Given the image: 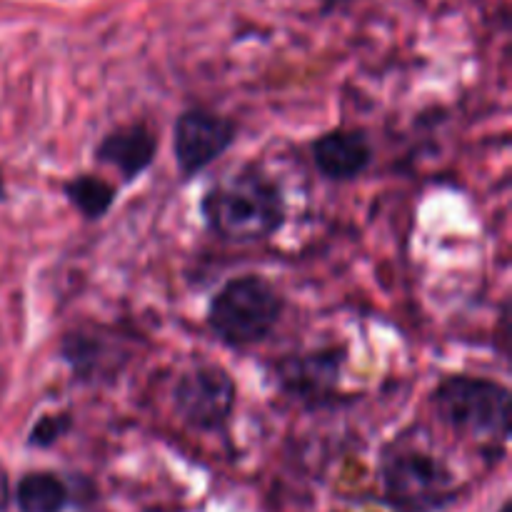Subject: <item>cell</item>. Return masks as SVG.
<instances>
[{
	"label": "cell",
	"mask_w": 512,
	"mask_h": 512,
	"mask_svg": "<svg viewBox=\"0 0 512 512\" xmlns=\"http://www.w3.org/2000/svg\"><path fill=\"white\" fill-rule=\"evenodd\" d=\"M200 218L215 238L253 245L275 238L288 220L285 193L258 163L238 165L208 185L200 198Z\"/></svg>",
	"instance_id": "1"
},
{
	"label": "cell",
	"mask_w": 512,
	"mask_h": 512,
	"mask_svg": "<svg viewBox=\"0 0 512 512\" xmlns=\"http://www.w3.org/2000/svg\"><path fill=\"white\" fill-rule=\"evenodd\" d=\"M285 313V298L268 278L245 273L230 278L210 298L205 325L225 348H253L275 333Z\"/></svg>",
	"instance_id": "2"
},
{
	"label": "cell",
	"mask_w": 512,
	"mask_h": 512,
	"mask_svg": "<svg viewBox=\"0 0 512 512\" xmlns=\"http://www.w3.org/2000/svg\"><path fill=\"white\" fill-rule=\"evenodd\" d=\"M510 400L508 385L493 378L458 373L435 385L430 408L453 433L505 443L510 438Z\"/></svg>",
	"instance_id": "3"
},
{
	"label": "cell",
	"mask_w": 512,
	"mask_h": 512,
	"mask_svg": "<svg viewBox=\"0 0 512 512\" xmlns=\"http://www.w3.org/2000/svg\"><path fill=\"white\" fill-rule=\"evenodd\" d=\"M385 498L400 512H438L455 503L458 480L445 460L398 440L380 460Z\"/></svg>",
	"instance_id": "4"
},
{
	"label": "cell",
	"mask_w": 512,
	"mask_h": 512,
	"mask_svg": "<svg viewBox=\"0 0 512 512\" xmlns=\"http://www.w3.org/2000/svg\"><path fill=\"white\" fill-rule=\"evenodd\" d=\"M345 348H320L313 353L288 355L273 365L275 385L300 408L318 413L348 405L350 395L340 393Z\"/></svg>",
	"instance_id": "5"
},
{
	"label": "cell",
	"mask_w": 512,
	"mask_h": 512,
	"mask_svg": "<svg viewBox=\"0 0 512 512\" xmlns=\"http://www.w3.org/2000/svg\"><path fill=\"white\" fill-rule=\"evenodd\" d=\"M238 403L235 378L218 363L185 370L173 385V408L195 433H223Z\"/></svg>",
	"instance_id": "6"
},
{
	"label": "cell",
	"mask_w": 512,
	"mask_h": 512,
	"mask_svg": "<svg viewBox=\"0 0 512 512\" xmlns=\"http://www.w3.org/2000/svg\"><path fill=\"white\" fill-rule=\"evenodd\" d=\"M238 140V125L208 108H188L173 123V155L183 180L198 178Z\"/></svg>",
	"instance_id": "7"
},
{
	"label": "cell",
	"mask_w": 512,
	"mask_h": 512,
	"mask_svg": "<svg viewBox=\"0 0 512 512\" xmlns=\"http://www.w3.org/2000/svg\"><path fill=\"white\" fill-rule=\"evenodd\" d=\"M58 355L68 365L75 383L88 388L113 385L130 363V350L125 348L123 340L98 325L70 330L60 340Z\"/></svg>",
	"instance_id": "8"
},
{
	"label": "cell",
	"mask_w": 512,
	"mask_h": 512,
	"mask_svg": "<svg viewBox=\"0 0 512 512\" xmlns=\"http://www.w3.org/2000/svg\"><path fill=\"white\" fill-rule=\"evenodd\" d=\"M310 158L325 180L350 183L373 165L375 150L363 128H333L310 143Z\"/></svg>",
	"instance_id": "9"
},
{
	"label": "cell",
	"mask_w": 512,
	"mask_h": 512,
	"mask_svg": "<svg viewBox=\"0 0 512 512\" xmlns=\"http://www.w3.org/2000/svg\"><path fill=\"white\" fill-rule=\"evenodd\" d=\"M158 148V133L143 120H135V123H125L108 130L103 140L95 145L93 158L100 165L113 168L120 175V180L130 185L153 168Z\"/></svg>",
	"instance_id": "10"
},
{
	"label": "cell",
	"mask_w": 512,
	"mask_h": 512,
	"mask_svg": "<svg viewBox=\"0 0 512 512\" xmlns=\"http://www.w3.org/2000/svg\"><path fill=\"white\" fill-rule=\"evenodd\" d=\"M63 195L88 223H98L113 210L118 188L108 178L95 173H78L63 183Z\"/></svg>",
	"instance_id": "11"
},
{
	"label": "cell",
	"mask_w": 512,
	"mask_h": 512,
	"mask_svg": "<svg viewBox=\"0 0 512 512\" xmlns=\"http://www.w3.org/2000/svg\"><path fill=\"white\" fill-rule=\"evenodd\" d=\"M20 512H63L70 505V490L55 473H28L15 485Z\"/></svg>",
	"instance_id": "12"
},
{
	"label": "cell",
	"mask_w": 512,
	"mask_h": 512,
	"mask_svg": "<svg viewBox=\"0 0 512 512\" xmlns=\"http://www.w3.org/2000/svg\"><path fill=\"white\" fill-rule=\"evenodd\" d=\"M73 430V415L70 413H48L40 415L28 433V445L38 450H48L58 445L65 435Z\"/></svg>",
	"instance_id": "13"
},
{
	"label": "cell",
	"mask_w": 512,
	"mask_h": 512,
	"mask_svg": "<svg viewBox=\"0 0 512 512\" xmlns=\"http://www.w3.org/2000/svg\"><path fill=\"white\" fill-rule=\"evenodd\" d=\"M10 503H13V490H10L8 470L0 468V512H8Z\"/></svg>",
	"instance_id": "14"
},
{
	"label": "cell",
	"mask_w": 512,
	"mask_h": 512,
	"mask_svg": "<svg viewBox=\"0 0 512 512\" xmlns=\"http://www.w3.org/2000/svg\"><path fill=\"white\" fill-rule=\"evenodd\" d=\"M350 3H355V0H323V8H320V13L330 15L333 10L343 8V5H350Z\"/></svg>",
	"instance_id": "15"
},
{
	"label": "cell",
	"mask_w": 512,
	"mask_h": 512,
	"mask_svg": "<svg viewBox=\"0 0 512 512\" xmlns=\"http://www.w3.org/2000/svg\"><path fill=\"white\" fill-rule=\"evenodd\" d=\"M8 195H5V183H3V175H0V203H5Z\"/></svg>",
	"instance_id": "16"
},
{
	"label": "cell",
	"mask_w": 512,
	"mask_h": 512,
	"mask_svg": "<svg viewBox=\"0 0 512 512\" xmlns=\"http://www.w3.org/2000/svg\"><path fill=\"white\" fill-rule=\"evenodd\" d=\"M498 512H512V500H505V503L498 508Z\"/></svg>",
	"instance_id": "17"
}]
</instances>
